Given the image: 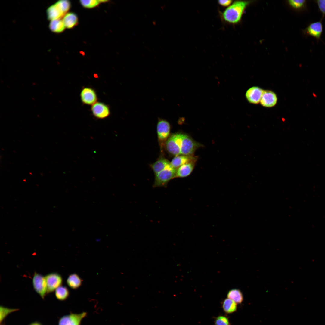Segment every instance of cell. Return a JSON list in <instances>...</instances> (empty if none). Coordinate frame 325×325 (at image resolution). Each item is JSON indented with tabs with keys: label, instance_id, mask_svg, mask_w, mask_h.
Here are the masks:
<instances>
[{
	"label": "cell",
	"instance_id": "obj_1",
	"mask_svg": "<svg viewBox=\"0 0 325 325\" xmlns=\"http://www.w3.org/2000/svg\"><path fill=\"white\" fill-rule=\"evenodd\" d=\"M250 2L248 1H235L223 11H219L221 21L228 24L234 25L240 22L243 12Z\"/></svg>",
	"mask_w": 325,
	"mask_h": 325
},
{
	"label": "cell",
	"instance_id": "obj_2",
	"mask_svg": "<svg viewBox=\"0 0 325 325\" xmlns=\"http://www.w3.org/2000/svg\"><path fill=\"white\" fill-rule=\"evenodd\" d=\"M176 171L177 169L173 168L170 164L155 175L153 187H166L170 180L176 178Z\"/></svg>",
	"mask_w": 325,
	"mask_h": 325
},
{
	"label": "cell",
	"instance_id": "obj_3",
	"mask_svg": "<svg viewBox=\"0 0 325 325\" xmlns=\"http://www.w3.org/2000/svg\"><path fill=\"white\" fill-rule=\"evenodd\" d=\"M183 134L176 133L169 136L165 143L167 151L175 156L181 155Z\"/></svg>",
	"mask_w": 325,
	"mask_h": 325
},
{
	"label": "cell",
	"instance_id": "obj_4",
	"mask_svg": "<svg viewBox=\"0 0 325 325\" xmlns=\"http://www.w3.org/2000/svg\"><path fill=\"white\" fill-rule=\"evenodd\" d=\"M202 146L201 144L195 141L189 135L183 134L181 155L193 156L196 150Z\"/></svg>",
	"mask_w": 325,
	"mask_h": 325
},
{
	"label": "cell",
	"instance_id": "obj_5",
	"mask_svg": "<svg viewBox=\"0 0 325 325\" xmlns=\"http://www.w3.org/2000/svg\"><path fill=\"white\" fill-rule=\"evenodd\" d=\"M33 286L35 291L44 299L48 293L47 288L45 277L35 272L32 280Z\"/></svg>",
	"mask_w": 325,
	"mask_h": 325
},
{
	"label": "cell",
	"instance_id": "obj_6",
	"mask_svg": "<svg viewBox=\"0 0 325 325\" xmlns=\"http://www.w3.org/2000/svg\"><path fill=\"white\" fill-rule=\"evenodd\" d=\"M171 129L169 123L166 120L159 118L157 125V132L159 141L165 143L169 137Z\"/></svg>",
	"mask_w": 325,
	"mask_h": 325
},
{
	"label": "cell",
	"instance_id": "obj_7",
	"mask_svg": "<svg viewBox=\"0 0 325 325\" xmlns=\"http://www.w3.org/2000/svg\"><path fill=\"white\" fill-rule=\"evenodd\" d=\"M87 313L79 314L71 313L64 316L59 320L58 325H81L82 320L87 315Z\"/></svg>",
	"mask_w": 325,
	"mask_h": 325
},
{
	"label": "cell",
	"instance_id": "obj_8",
	"mask_svg": "<svg viewBox=\"0 0 325 325\" xmlns=\"http://www.w3.org/2000/svg\"><path fill=\"white\" fill-rule=\"evenodd\" d=\"M46 282L47 292L50 293L54 292L59 287L62 286L63 278L59 274L53 272L47 274L45 277Z\"/></svg>",
	"mask_w": 325,
	"mask_h": 325
},
{
	"label": "cell",
	"instance_id": "obj_9",
	"mask_svg": "<svg viewBox=\"0 0 325 325\" xmlns=\"http://www.w3.org/2000/svg\"><path fill=\"white\" fill-rule=\"evenodd\" d=\"M323 30L322 21L320 20L310 23L303 32L305 35L313 37L318 40L320 38Z\"/></svg>",
	"mask_w": 325,
	"mask_h": 325
},
{
	"label": "cell",
	"instance_id": "obj_10",
	"mask_svg": "<svg viewBox=\"0 0 325 325\" xmlns=\"http://www.w3.org/2000/svg\"><path fill=\"white\" fill-rule=\"evenodd\" d=\"M91 110L93 115L98 119L105 118L110 114L109 106L101 102H97L92 105Z\"/></svg>",
	"mask_w": 325,
	"mask_h": 325
},
{
	"label": "cell",
	"instance_id": "obj_11",
	"mask_svg": "<svg viewBox=\"0 0 325 325\" xmlns=\"http://www.w3.org/2000/svg\"><path fill=\"white\" fill-rule=\"evenodd\" d=\"M80 96L82 103L85 104L92 105L97 102L98 100L95 91L90 87L83 88L81 91Z\"/></svg>",
	"mask_w": 325,
	"mask_h": 325
},
{
	"label": "cell",
	"instance_id": "obj_12",
	"mask_svg": "<svg viewBox=\"0 0 325 325\" xmlns=\"http://www.w3.org/2000/svg\"><path fill=\"white\" fill-rule=\"evenodd\" d=\"M263 91L264 90L259 87H252L246 91V98L250 103L258 104L260 103Z\"/></svg>",
	"mask_w": 325,
	"mask_h": 325
},
{
	"label": "cell",
	"instance_id": "obj_13",
	"mask_svg": "<svg viewBox=\"0 0 325 325\" xmlns=\"http://www.w3.org/2000/svg\"><path fill=\"white\" fill-rule=\"evenodd\" d=\"M277 101V96L274 92L269 90H264L260 103L264 107H271L275 105Z\"/></svg>",
	"mask_w": 325,
	"mask_h": 325
},
{
	"label": "cell",
	"instance_id": "obj_14",
	"mask_svg": "<svg viewBox=\"0 0 325 325\" xmlns=\"http://www.w3.org/2000/svg\"><path fill=\"white\" fill-rule=\"evenodd\" d=\"M197 159V157L193 155H179L174 157L170 162V164L173 168L177 169L184 164L191 162H196Z\"/></svg>",
	"mask_w": 325,
	"mask_h": 325
},
{
	"label": "cell",
	"instance_id": "obj_15",
	"mask_svg": "<svg viewBox=\"0 0 325 325\" xmlns=\"http://www.w3.org/2000/svg\"><path fill=\"white\" fill-rule=\"evenodd\" d=\"M46 13L48 19L51 21L60 19L65 15L55 3L48 8Z\"/></svg>",
	"mask_w": 325,
	"mask_h": 325
},
{
	"label": "cell",
	"instance_id": "obj_16",
	"mask_svg": "<svg viewBox=\"0 0 325 325\" xmlns=\"http://www.w3.org/2000/svg\"><path fill=\"white\" fill-rule=\"evenodd\" d=\"M195 162L187 163L179 167L177 169L176 178H183L189 175L194 168Z\"/></svg>",
	"mask_w": 325,
	"mask_h": 325
},
{
	"label": "cell",
	"instance_id": "obj_17",
	"mask_svg": "<svg viewBox=\"0 0 325 325\" xmlns=\"http://www.w3.org/2000/svg\"><path fill=\"white\" fill-rule=\"evenodd\" d=\"M62 20L65 27L71 29L77 24L78 19L76 15L74 13L69 12L64 15Z\"/></svg>",
	"mask_w": 325,
	"mask_h": 325
},
{
	"label": "cell",
	"instance_id": "obj_18",
	"mask_svg": "<svg viewBox=\"0 0 325 325\" xmlns=\"http://www.w3.org/2000/svg\"><path fill=\"white\" fill-rule=\"evenodd\" d=\"M82 280L77 274L73 273L70 274L67 280L68 285L73 289H77L82 285Z\"/></svg>",
	"mask_w": 325,
	"mask_h": 325
},
{
	"label": "cell",
	"instance_id": "obj_19",
	"mask_svg": "<svg viewBox=\"0 0 325 325\" xmlns=\"http://www.w3.org/2000/svg\"><path fill=\"white\" fill-rule=\"evenodd\" d=\"M170 164V162L168 160L164 158H161L151 164V167L155 175L165 169Z\"/></svg>",
	"mask_w": 325,
	"mask_h": 325
},
{
	"label": "cell",
	"instance_id": "obj_20",
	"mask_svg": "<svg viewBox=\"0 0 325 325\" xmlns=\"http://www.w3.org/2000/svg\"><path fill=\"white\" fill-rule=\"evenodd\" d=\"M51 31L56 33H60L64 30L65 26L62 20L60 19L51 20L49 25Z\"/></svg>",
	"mask_w": 325,
	"mask_h": 325
},
{
	"label": "cell",
	"instance_id": "obj_21",
	"mask_svg": "<svg viewBox=\"0 0 325 325\" xmlns=\"http://www.w3.org/2000/svg\"><path fill=\"white\" fill-rule=\"evenodd\" d=\"M227 297L237 304L241 303L243 300L242 293L239 289H233L229 291L227 294Z\"/></svg>",
	"mask_w": 325,
	"mask_h": 325
},
{
	"label": "cell",
	"instance_id": "obj_22",
	"mask_svg": "<svg viewBox=\"0 0 325 325\" xmlns=\"http://www.w3.org/2000/svg\"><path fill=\"white\" fill-rule=\"evenodd\" d=\"M222 308L225 312L228 314L231 313L236 310L237 304L232 300L228 298L224 301Z\"/></svg>",
	"mask_w": 325,
	"mask_h": 325
},
{
	"label": "cell",
	"instance_id": "obj_23",
	"mask_svg": "<svg viewBox=\"0 0 325 325\" xmlns=\"http://www.w3.org/2000/svg\"><path fill=\"white\" fill-rule=\"evenodd\" d=\"M70 295L68 289L65 286H60L55 290V296L58 300L63 301L65 300Z\"/></svg>",
	"mask_w": 325,
	"mask_h": 325
},
{
	"label": "cell",
	"instance_id": "obj_24",
	"mask_svg": "<svg viewBox=\"0 0 325 325\" xmlns=\"http://www.w3.org/2000/svg\"><path fill=\"white\" fill-rule=\"evenodd\" d=\"M290 6L296 10H301L306 7L307 1L305 0H291L289 1Z\"/></svg>",
	"mask_w": 325,
	"mask_h": 325
},
{
	"label": "cell",
	"instance_id": "obj_25",
	"mask_svg": "<svg viewBox=\"0 0 325 325\" xmlns=\"http://www.w3.org/2000/svg\"><path fill=\"white\" fill-rule=\"evenodd\" d=\"M19 310L18 309L9 308L1 306L0 307V321L1 324L10 314Z\"/></svg>",
	"mask_w": 325,
	"mask_h": 325
},
{
	"label": "cell",
	"instance_id": "obj_26",
	"mask_svg": "<svg viewBox=\"0 0 325 325\" xmlns=\"http://www.w3.org/2000/svg\"><path fill=\"white\" fill-rule=\"evenodd\" d=\"M55 3L65 14H67V12L69 11L70 7V3L68 0H59Z\"/></svg>",
	"mask_w": 325,
	"mask_h": 325
},
{
	"label": "cell",
	"instance_id": "obj_27",
	"mask_svg": "<svg viewBox=\"0 0 325 325\" xmlns=\"http://www.w3.org/2000/svg\"><path fill=\"white\" fill-rule=\"evenodd\" d=\"M80 2L84 7L88 8L95 7L101 3L100 0H81Z\"/></svg>",
	"mask_w": 325,
	"mask_h": 325
},
{
	"label": "cell",
	"instance_id": "obj_28",
	"mask_svg": "<svg viewBox=\"0 0 325 325\" xmlns=\"http://www.w3.org/2000/svg\"><path fill=\"white\" fill-rule=\"evenodd\" d=\"M215 325H230L228 318L223 316L217 317L215 321Z\"/></svg>",
	"mask_w": 325,
	"mask_h": 325
},
{
	"label": "cell",
	"instance_id": "obj_29",
	"mask_svg": "<svg viewBox=\"0 0 325 325\" xmlns=\"http://www.w3.org/2000/svg\"><path fill=\"white\" fill-rule=\"evenodd\" d=\"M320 11L325 15V0H317L315 1Z\"/></svg>",
	"mask_w": 325,
	"mask_h": 325
},
{
	"label": "cell",
	"instance_id": "obj_30",
	"mask_svg": "<svg viewBox=\"0 0 325 325\" xmlns=\"http://www.w3.org/2000/svg\"><path fill=\"white\" fill-rule=\"evenodd\" d=\"M233 1L231 0H218L217 2L218 4L221 7H228L233 3Z\"/></svg>",
	"mask_w": 325,
	"mask_h": 325
},
{
	"label": "cell",
	"instance_id": "obj_31",
	"mask_svg": "<svg viewBox=\"0 0 325 325\" xmlns=\"http://www.w3.org/2000/svg\"><path fill=\"white\" fill-rule=\"evenodd\" d=\"M29 325H42L40 323H39L38 322H34L33 323H31Z\"/></svg>",
	"mask_w": 325,
	"mask_h": 325
},
{
	"label": "cell",
	"instance_id": "obj_32",
	"mask_svg": "<svg viewBox=\"0 0 325 325\" xmlns=\"http://www.w3.org/2000/svg\"></svg>",
	"mask_w": 325,
	"mask_h": 325
}]
</instances>
